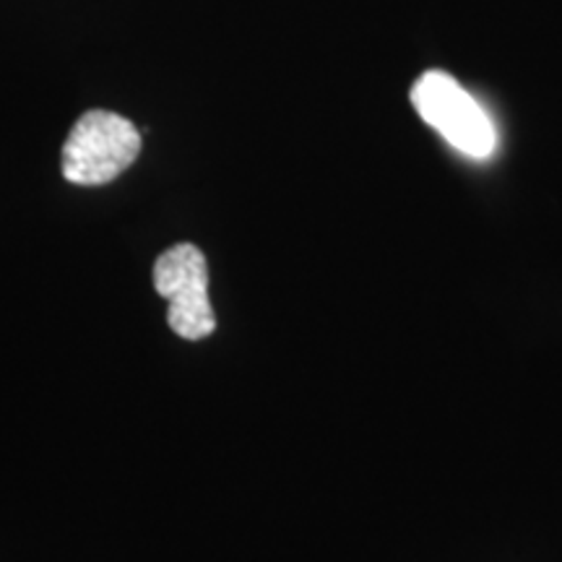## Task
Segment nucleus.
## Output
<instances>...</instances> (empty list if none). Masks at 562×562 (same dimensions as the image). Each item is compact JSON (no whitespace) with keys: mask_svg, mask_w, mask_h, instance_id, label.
Here are the masks:
<instances>
[{"mask_svg":"<svg viewBox=\"0 0 562 562\" xmlns=\"http://www.w3.org/2000/svg\"><path fill=\"white\" fill-rule=\"evenodd\" d=\"M140 154V133L128 117L89 110L63 144V178L74 186H104L123 175Z\"/></svg>","mask_w":562,"mask_h":562,"instance_id":"nucleus-1","label":"nucleus"},{"mask_svg":"<svg viewBox=\"0 0 562 562\" xmlns=\"http://www.w3.org/2000/svg\"><path fill=\"white\" fill-rule=\"evenodd\" d=\"M412 104L456 151L472 159L492 157L497 133L480 102L446 70H427L412 87Z\"/></svg>","mask_w":562,"mask_h":562,"instance_id":"nucleus-2","label":"nucleus"},{"mask_svg":"<svg viewBox=\"0 0 562 562\" xmlns=\"http://www.w3.org/2000/svg\"><path fill=\"white\" fill-rule=\"evenodd\" d=\"M154 286L170 302L167 323L180 339L199 341L216 331V315L209 302V266L201 248L172 245L154 263Z\"/></svg>","mask_w":562,"mask_h":562,"instance_id":"nucleus-3","label":"nucleus"}]
</instances>
